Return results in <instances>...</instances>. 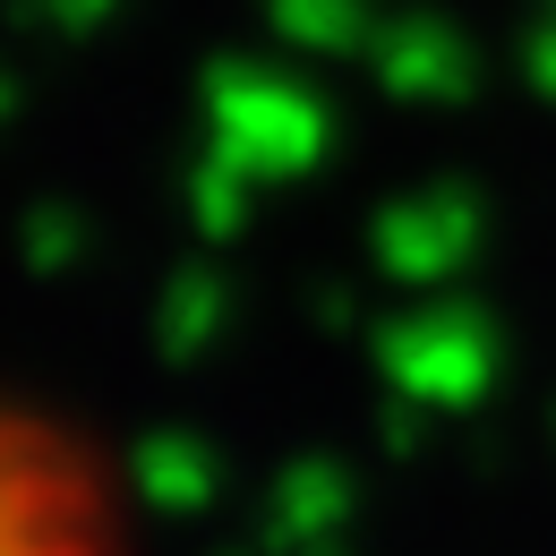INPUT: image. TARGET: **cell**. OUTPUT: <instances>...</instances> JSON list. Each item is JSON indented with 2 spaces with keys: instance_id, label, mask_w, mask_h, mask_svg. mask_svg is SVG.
Masks as SVG:
<instances>
[{
  "instance_id": "obj_1",
  "label": "cell",
  "mask_w": 556,
  "mask_h": 556,
  "mask_svg": "<svg viewBox=\"0 0 556 556\" xmlns=\"http://www.w3.org/2000/svg\"><path fill=\"white\" fill-rule=\"evenodd\" d=\"M103 531V471L52 419L0 412V548H52Z\"/></svg>"
}]
</instances>
